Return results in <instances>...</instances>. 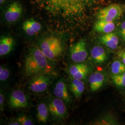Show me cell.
<instances>
[{
  "instance_id": "6da1fadb",
  "label": "cell",
  "mask_w": 125,
  "mask_h": 125,
  "mask_svg": "<svg viewBox=\"0 0 125 125\" xmlns=\"http://www.w3.org/2000/svg\"><path fill=\"white\" fill-rule=\"evenodd\" d=\"M99 0H33L36 7L57 22L73 25Z\"/></svg>"
},
{
  "instance_id": "7a4b0ae2",
  "label": "cell",
  "mask_w": 125,
  "mask_h": 125,
  "mask_svg": "<svg viewBox=\"0 0 125 125\" xmlns=\"http://www.w3.org/2000/svg\"><path fill=\"white\" fill-rule=\"evenodd\" d=\"M40 48L29 50L25 59L24 71L27 76H32L41 74H51L53 67Z\"/></svg>"
},
{
  "instance_id": "3957f363",
  "label": "cell",
  "mask_w": 125,
  "mask_h": 125,
  "mask_svg": "<svg viewBox=\"0 0 125 125\" xmlns=\"http://www.w3.org/2000/svg\"><path fill=\"white\" fill-rule=\"evenodd\" d=\"M40 48L45 56L50 60L57 58L63 51L61 41L54 36H49L43 39L40 42Z\"/></svg>"
},
{
  "instance_id": "277c9868",
  "label": "cell",
  "mask_w": 125,
  "mask_h": 125,
  "mask_svg": "<svg viewBox=\"0 0 125 125\" xmlns=\"http://www.w3.org/2000/svg\"><path fill=\"white\" fill-rule=\"evenodd\" d=\"M52 80L51 74H41L32 76L29 81L28 89L34 93H42L47 89Z\"/></svg>"
},
{
  "instance_id": "5b68a950",
  "label": "cell",
  "mask_w": 125,
  "mask_h": 125,
  "mask_svg": "<svg viewBox=\"0 0 125 125\" xmlns=\"http://www.w3.org/2000/svg\"><path fill=\"white\" fill-rule=\"evenodd\" d=\"M48 107L50 114L55 120H62L68 116L65 103L58 97L52 98L48 103Z\"/></svg>"
},
{
  "instance_id": "8992f818",
  "label": "cell",
  "mask_w": 125,
  "mask_h": 125,
  "mask_svg": "<svg viewBox=\"0 0 125 125\" xmlns=\"http://www.w3.org/2000/svg\"><path fill=\"white\" fill-rule=\"evenodd\" d=\"M122 13V10L121 6L113 4L100 9L97 13L96 18L98 20L114 22L120 18Z\"/></svg>"
},
{
  "instance_id": "52a82bcc",
  "label": "cell",
  "mask_w": 125,
  "mask_h": 125,
  "mask_svg": "<svg viewBox=\"0 0 125 125\" xmlns=\"http://www.w3.org/2000/svg\"><path fill=\"white\" fill-rule=\"evenodd\" d=\"M86 44L83 39H81L70 48V57L72 61L76 63L83 62L88 57Z\"/></svg>"
},
{
  "instance_id": "ba28073f",
  "label": "cell",
  "mask_w": 125,
  "mask_h": 125,
  "mask_svg": "<svg viewBox=\"0 0 125 125\" xmlns=\"http://www.w3.org/2000/svg\"><path fill=\"white\" fill-rule=\"evenodd\" d=\"M22 12V6L21 3L17 1H13L5 10L4 13V19L9 23L15 22L21 17Z\"/></svg>"
},
{
  "instance_id": "9c48e42d",
  "label": "cell",
  "mask_w": 125,
  "mask_h": 125,
  "mask_svg": "<svg viewBox=\"0 0 125 125\" xmlns=\"http://www.w3.org/2000/svg\"><path fill=\"white\" fill-rule=\"evenodd\" d=\"M9 106L13 109H20L28 106V100L25 94L21 90H15L9 95Z\"/></svg>"
},
{
  "instance_id": "30bf717a",
  "label": "cell",
  "mask_w": 125,
  "mask_h": 125,
  "mask_svg": "<svg viewBox=\"0 0 125 125\" xmlns=\"http://www.w3.org/2000/svg\"><path fill=\"white\" fill-rule=\"evenodd\" d=\"M53 94L55 97L62 99L65 104H70L71 102V97L68 91L67 84L62 79L59 80L54 85Z\"/></svg>"
},
{
  "instance_id": "8fae6325",
  "label": "cell",
  "mask_w": 125,
  "mask_h": 125,
  "mask_svg": "<svg viewBox=\"0 0 125 125\" xmlns=\"http://www.w3.org/2000/svg\"><path fill=\"white\" fill-rule=\"evenodd\" d=\"M89 72V67L82 62L71 65L68 68L69 73L72 78L80 80L85 79Z\"/></svg>"
},
{
  "instance_id": "7c38bea8",
  "label": "cell",
  "mask_w": 125,
  "mask_h": 125,
  "mask_svg": "<svg viewBox=\"0 0 125 125\" xmlns=\"http://www.w3.org/2000/svg\"><path fill=\"white\" fill-rule=\"evenodd\" d=\"M23 30L27 35L33 36L40 31L42 26L40 23L33 19H29L23 23Z\"/></svg>"
},
{
  "instance_id": "4fadbf2b",
  "label": "cell",
  "mask_w": 125,
  "mask_h": 125,
  "mask_svg": "<svg viewBox=\"0 0 125 125\" xmlns=\"http://www.w3.org/2000/svg\"><path fill=\"white\" fill-rule=\"evenodd\" d=\"M106 80L104 74L100 72H94L89 76L90 89L92 92H95L100 89L104 85Z\"/></svg>"
},
{
  "instance_id": "5bb4252c",
  "label": "cell",
  "mask_w": 125,
  "mask_h": 125,
  "mask_svg": "<svg viewBox=\"0 0 125 125\" xmlns=\"http://www.w3.org/2000/svg\"><path fill=\"white\" fill-rule=\"evenodd\" d=\"M91 57L93 62L96 64H102L107 60V54L101 46H94L91 51Z\"/></svg>"
},
{
  "instance_id": "9a60e30c",
  "label": "cell",
  "mask_w": 125,
  "mask_h": 125,
  "mask_svg": "<svg viewBox=\"0 0 125 125\" xmlns=\"http://www.w3.org/2000/svg\"><path fill=\"white\" fill-rule=\"evenodd\" d=\"M99 40L101 43L112 50L115 49L117 48L119 42L118 37L112 32L105 33L100 37Z\"/></svg>"
},
{
  "instance_id": "2e32d148",
  "label": "cell",
  "mask_w": 125,
  "mask_h": 125,
  "mask_svg": "<svg viewBox=\"0 0 125 125\" xmlns=\"http://www.w3.org/2000/svg\"><path fill=\"white\" fill-rule=\"evenodd\" d=\"M14 41L9 36L1 37L0 39V56L1 57L9 54L13 49Z\"/></svg>"
},
{
  "instance_id": "e0dca14e",
  "label": "cell",
  "mask_w": 125,
  "mask_h": 125,
  "mask_svg": "<svg viewBox=\"0 0 125 125\" xmlns=\"http://www.w3.org/2000/svg\"><path fill=\"white\" fill-rule=\"evenodd\" d=\"M94 30L98 32L108 33L112 32L115 28L114 22H107L102 20H97L94 23Z\"/></svg>"
},
{
  "instance_id": "ac0fdd59",
  "label": "cell",
  "mask_w": 125,
  "mask_h": 125,
  "mask_svg": "<svg viewBox=\"0 0 125 125\" xmlns=\"http://www.w3.org/2000/svg\"><path fill=\"white\" fill-rule=\"evenodd\" d=\"M70 89L77 99L80 98L85 90V85L82 80L74 79L70 83Z\"/></svg>"
},
{
  "instance_id": "d6986e66",
  "label": "cell",
  "mask_w": 125,
  "mask_h": 125,
  "mask_svg": "<svg viewBox=\"0 0 125 125\" xmlns=\"http://www.w3.org/2000/svg\"><path fill=\"white\" fill-rule=\"evenodd\" d=\"M37 118L38 122L40 123H45L48 120L49 108L48 105L45 103H40L37 106Z\"/></svg>"
},
{
  "instance_id": "ffe728a7",
  "label": "cell",
  "mask_w": 125,
  "mask_h": 125,
  "mask_svg": "<svg viewBox=\"0 0 125 125\" xmlns=\"http://www.w3.org/2000/svg\"><path fill=\"white\" fill-rule=\"evenodd\" d=\"M111 72L113 75H119L125 72V64L120 61L112 62L111 66Z\"/></svg>"
},
{
  "instance_id": "44dd1931",
  "label": "cell",
  "mask_w": 125,
  "mask_h": 125,
  "mask_svg": "<svg viewBox=\"0 0 125 125\" xmlns=\"http://www.w3.org/2000/svg\"><path fill=\"white\" fill-rule=\"evenodd\" d=\"M112 80L114 83L119 87H125V72L119 75L112 76Z\"/></svg>"
},
{
  "instance_id": "7402d4cb",
  "label": "cell",
  "mask_w": 125,
  "mask_h": 125,
  "mask_svg": "<svg viewBox=\"0 0 125 125\" xmlns=\"http://www.w3.org/2000/svg\"><path fill=\"white\" fill-rule=\"evenodd\" d=\"M16 120L21 125H33L34 124L32 120L26 115H20L18 116Z\"/></svg>"
},
{
  "instance_id": "603a6c76",
  "label": "cell",
  "mask_w": 125,
  "mask_h": 125,
  "mask_svg": "<svg viewBox=\"0 0 125 125\" xmlns=\"http://www.w3.org/2000/svg\"><path fill=\"white\" fill-rule=\"evenodd\" d=\"M10 75L9 70L4 65H1L0 66V81L4 82L7 80Z\"/></svg>"
},
{
  "instance_id": "cb8c5ba5",
  "label": "cell",
  "mask_w": 125,
  "mask_h": 125,
  "mask_svg": "<svg viewBox=\"0 0 125 125\" xmlns=\"http://www.w3.org/2000/svg\"><path fill=\"white\" fill-rule=\"evenodd\" d=\"M4 94L1 90L0 94V108L1 112L3 111L4 109Z\"/></svg>"
},
{
  "instance_id": "d4e9b609",
  "label": "cell",
  "mask_w": 125,
  "mask_h": 125,
  "mask_svg": "<svg viewBox=\"0 0 125 125\" xmlns=\"http://www.w3.org/2000/svg\"><path fill=\"white\" fill-rule=\"evenodd\" d=\"M121 33L123 39L125 41V21L121 25Z\"/></svg>"
},
{
  "instance_id": "484cf974",
  "label": "cell",
  "mask_w": 125,
  "mask_h": 125,
  "mask_svg": "<svg viewBox=\"0 0 125 125\" xmlns=\"http://www.w3.org/2000/svg\"><path fill=\"white\" fill-rule=\"evenodd\" d=\"M120 57L122 59V62L125 64V50L121 52L120 53Z\"/></svg>"
},
{
  "instance_id": "4316f807",
  "label": "cell",
  "mask_w": 125,
  "mask_h": 125,
  "mask_svg": "<svg viewBox=\"0 0 125 125\" xmlns=\"http://www.w3.org/2000/svg\"><path fill=\"white\" fill-rule=\"evenodd\" d=\"M9 125H21L20 123L18 122V121L16 120V121H12L11 122H9Z\"/></svg>"
},
{
  "instance_id": "83f0119b",
  "label": "cell",
  "mask_w": 125,
  "mask_h": 125,
  "mask_svg": "<svg viewBox=\"0 0 125 125\" xmlns=\"http://www.w3.org/2000/svg\"><path fill=\"white\" fill-rule=\"evenodd\" d=\"M5 0H0V5H2L5 2Z\"/></svg>"
}]
</instances>
